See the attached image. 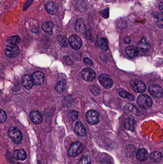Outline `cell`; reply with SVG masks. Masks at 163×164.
I'll list each match as a JSON object with an SVG mask.
<instances>
[{
    "label": "cell",
    "mask_w": 163,
    "mask_h": 164,
    "mask_svg": "<svg viewBox=\"0 0 163 164\" xmlns=\"http://www.w3.org/2000/svg\"><path fill=\"white\" fill-rule=\"evenodd\" d=\"M119 95L123 99H127L131 101L135 100V96L123 90H121L119 92Z\"/></svg>",
    "instance_id": "cell-24"
},
{
    "label": "cell",
    "mask_w": 163,
    "mask_h": 164,
    "mask_svg": "<svg viewBox=\"0 0 163 164\" xmlns=\"http://www.w3.org/2000/svg\"><path fill=\"white\" fill-rule=\"evenodd\" d=\"M123 42H124V43L125 44H130V43L131 42V40L130 38L126 37L123 39Z\"/></svg>",
    "instance_id": "cell-37"
},
{
    "label": "cell",
    "mask_w": 163,
    "mask_h": 164,
    "mask_svg": "<svg viewBox=\"0 0 163 164\" xmlns=\"http://www.w3.org/2000/svg\"><path fill=\"white\" fill-rule=\"evenodd\" d=\"M22 83L24 86L28 90H30L34 85L32 78L28 74H26L23 77Z\"/></svg>",
    "instance_id": "cell-12"
},
{
    "label": "cell",
    "mask_w": 163,
    "mask_h": 164,
    "mask_svg": "<svg viewBox=\"0 0 163 164\" xmlns=\"http://www.w3.org/2000/svg\"><path fill=\"white\" fill-rule=\"evenodd\" d=\"M91 91L95 95H97L100 93V89H98V87L94 86H93L91 88Z\"/></svg>",
    "instance_id": "cell-34"
},
{
    "label": "cell",
    "mask_w": 163,
    "mask_h": 164,
    "mask_svg": "<svg viewBox=\"0 0 163 164\" xmlns=\"http://www.w3.org/2000/svg\"><path fill=\"white\" fill-rule=\"evenodd\" d=\"M66 88V82L64 80H61L57 83L56 86V90L58 93H63Z\"/></svg>",
    "instance_id": "cell-22"
},
{
    "label": "cell",
    "mask_w": 163,
    "mask_h": 164,
    "mask_svg": "<svg viewBox=\"0 0 163 164\" xmlns=\"http://www.w3.org/2000/svg\"><path fill=\"white\" fill-rule=\"evenodd\" d=\"M33 1H34V0H28L25 2L24 6V11H26V10L31 5L32 3H33Z\"/></svg>",
    "instance_id": "cell-33"
},
{
    "label": "cell",
    "mask_w": 163,
    "mask_h": 164,
    "mask_svg": "<svg viewBox=\"0 0 163 164\" xmlns=\"http://www.w3.org/2000/svg\"><path fill=\"white\" fill-rule=\"evenodd\" d=\"M31 120L34 124H39L42 122V116L38 110H33L30 114Z\"/></svg>",
    "instance_id": "cell-14"
},
{
    "label": "cell",
    "mask_w": 163,
    "mask_h": 164,
    "mask_svg": "<svg viewBox=\"0 0 163 164\" xmlns=\"http://www.w3.org/2000/svg\"><path fill=\"white\" fill-rule=\"evenodd\" d=\"M70 116H71V118L73 121L76 120L78 118V113L76 111H72L70 113Z\"/></svg>",
    "instance_id": "cell-35"
},
{
    "label": "cell",
    "mask_w": 163,
    "mask_h": 164,
    "mask_svg": "<svg viewBox=\"0 0 163 164\" xmlns=\"http://www.w3.org/2000/svg\"><path fill=\"white\" fill-rule=\"evenodd\" d=\"M75 134L79 136H84L87 135V131L82 123L80 121H78L75 123Z\"/></svg>",
    "instance_id": "cell-11"
},
{
    "label": "cell",
    "mask_w": 163,
    "mask_h": 164,
    "mask_svg": "<svg viewBox=\"0 0 163 164\" xmlns=\"http://www.w3.org/2000/svg\"><path fill=\"white\" fill-rule=\"evenodd\" d=\"M150 43L148 40L146 39V38L143 37L140 40V42L138 44V47L142 52H146L149 49Z\"/></svg>",
    "instance_id": "cell-21"
},
{
    "label": "cell",
    "mask_w": 163,
    "mask_h": 164,
    "mask_svg": "<svg viewBox=\"0 0 163 164\" xmlns=\"http://www.w3.org/2000/svg\"><path fill=\"white\" fill-rule=\"evenodd\" d=\"M81 76L84 80L88 82L93 81L96 78V73L93 69L90 68H85L81 71Z\"/></svg>",
    "instance_id": "cell-5"
},
{
    "label": "cell",
    "mask_w": 163,
    "mask_h": 164,
    "mask_svg": "<svg viewBox=\"0 0 163 164\" xmlns=\"http://www.w3.org/2000/svg\"><path fill=\"white\" fill-rule=\"evenodd\" d=\"M64 60H66V64H67L70 65L72 64V61L71 60V59L68 57H67V56L64 57Z\"/></svg>",
    "instance_id": "cell-38"
},
{
    "label": "cell",
    "mask_w": 163,
    "mask_h": 164,
    "mask_svg": "<svg viewBox=\"0 0 163 164\" xmlns=\"http://www.w3.org/2000/svg\"><path fill=\"white\" fill-rule=\"evenodd\" d=\"M75 29L78 33H83L85 31V25L80 19H78L75 24Z\"/></svg>",
    "instance_id": "cell-26"
},
{
    "label": "cell",
    "mask_w": 163,
    "mask_h": 164,
    "mask_svg": "<svg viewBox=\"0 0 163 164\" xmlns=\"http://www.w3.org/2000/svg\"><path fill=\"white\" fill-rule=\"evenodd\" d=\"M68 42L71 47L74 50H79L82 47V40L77 35H72L68 39Z\"/></svg>",
    "instance_id": "cell-7"
},
{
    "label": "cell",
    "mask_w": 163,
    "mask_h": 164,
    "mask_svg": "<svg viewBox=\"0 0 163 164\" xmlns=\"http://www.w3.org/2000/svg\"><path fill=\"white\" fill-rule=\"evenodd\" d=\"M136 158L140 161H144L147 159L148 157V152L147 150L144 148H142L139 149L136 153Z\"/></svg>",
    "instance_id": "cell-18"
},
{
    "label": "cell",
    "mask_w": 163,
    "mask_h": 164,
    "mask_svg": "<svg viewBox=\"0 0 163 164\" xmlns=\"http://www.w3.org/2000/svg\"><path fill=\"white\" fill-rule=\"evenodd\" d=\"M14 157L16 160L24 161L27 158V155L24 150L20 149L14 151Z\"/></svg>",
    "instance_id": "cell-17"
},
{
    "label": "cell",
    "mask_w": 163,
    "mask_h": 164,
    "mask_svg": "<svg viewBox=\"0 0 163 164\" xmlns=\"http://www.w3.org/2000/svg\"><path fill=\"white\" fill-rule=\"evenodd\" d=\"M101 14L104 18H108L109 16V11L108 9H106L104 10H102L101 12Z\"/></svg>",
    "instance_id": "cell-32"
},
{
    "label": "cell",
    "mask_w": 163,
    "mask_h": 164,
    "mask_svg": "<svg viewBox=\"0 0 163 164\" xmlns=\"http://www.w3.org/2000/svg\"><path fill=\"white\" fill-rule=\"evenodd\" d=\"M84 148V145L81 142H75L72 144L70 146L68 153L71 157H77L83 151Z\"/></svg>",
    "instance_id": "cell-3"
},
{
    "label": "cell",
    "mask_w": 163,
    "mask_h": 164,
    "mask_svg": "<svg viewBox=\"0 0 163 164\" xmlns=\"http://www.w3.org/2000/svg\"><path fill=\"white\" fill-rule=\"evenodd\" d=\"M131 88L135 92L139 93H144L146 90L145 84L141 81L134 80L130 83Z\"/></svg>",
    "instance_id": "cell-8"
},
{
    "label": "cell",
    "mask_w": 163,
    "mask_h": 164,
    "mask_svg": "<svg viewBox=\"0 0 163 164\" xmlns=\"http://www.w3.org/2000/svg\"><path fill=\"white\" fill-rule=\"evenodd\" d=\"M124 111L127 113L129 114H135L139 113L138 110L137 109L135 106L131 104H128L124 107Z\"/></svg>",
    "instance_id": "cell-23"
},
{
    "label": "cell",
    "mask_w": 163,
    "mask_h": 164,
    "mask_svg": "<svg viewBox=\"0 0 163 164\" xmlns=\"http://www.w3.org/2000/svg\"><path fill=\"white\" fill-rule=\"evenodd\" d=\"M5 53L7 57L14 58L19 55L20 50L17 46H7L5 48Z\"/></svg>",
    "instance_id": "cell-9"
},
{
    "label": "cell",
    "mask_w": 163,
    "mask_h": 164,
    "mask_svg": "<svg viewBox=\"0 0 163 164\" xmlns=\"http://www.w3.org/2000/svg\"><path fill=\"white\" fill-rule=\"evenodd\" d=\"M159 9L161 10V12H163V3L161 2V3L159 4Z\"/></svg>",
    "instance_id": "cell-40"
},
{
    "label": "cell",
    "mask_w": 163,
    "mask_h": 164,
    "mask_svg": "<svg viewBox=\"0 0 163 164\" xmlns=\"http://www.w3.org/2000/svg\"><path fill=\"white\" fill-rule=\"evenodd\" d=\"M20 38L18 35L13 36L10 37L7 39L6 41L9 43L10 44L12 45H16L18 44L20 42Z\"/></svg>",
    "instance_id": "cell-27"
},
{
    "label": "cell",
    "mask_w": 163,
    "mask_h": 164,
    "mask_svg": "<svg viewBox=\"0 0 163 164\" xmlns=\"http://www.w3.org/2000/svg\"><path fill=\"white\" fill-rule=\"evenodd\" d=\"M150 157L153 161L155 162H159L162 159V153L157 151L153 152L151 153Z\"/></svg>",
    "instance_id": "cell-28"
},
{
    "label": "cell",
    "mask_w": 163,
    "mask_h": 164,
    "mask_svg": "<svg viewBox=\"0 0 163 164\" xmlns=\"http://www.w3.org/2000/svg\"><path fill=\"white\" fill-rule=\"evenodd\" d=\"M8 135L13 142L19 144L22 141L23 135L22 132L18 128L15 127H11L8 131Z\"/></svg>",
    "instance_id": "cell-1"
},
{
    "label": "cell",
    "mask_w": 163,
    "mask_h": 164,
    "mask_svg": "<svg viewBox=\"0 0 163 164\" xmlns=\"http://www.w3.org/2000/svg\"><path fill=\"white\" fill-rule=\"evenodd\" d=\"M157 25L160 28H163V21H162V19H161L160 21L159 20V21L157 22Z\"/></svg>",
    "instance_id": "cell-39"
},
{
    "label": "cell",
    "mask_w": 163,
    "mask_h": 164,
    "mask_svg": "<svg viewBox=\"0 0 163 164\" xmlns=\"http://www.w3.org/2000/svg\"><path fill=\"white\" fill-rule=\"evenodd\" d=\"M79 164H91V157L88 155H85L80 159Z\"/></svg>",
    "instance_id": "cell-30"
},
{
    "label": "cell",
    "mask_w": 163,
    "mask_h": 164,
    "mask_svg": "<svg viewBox=\"0 0 163 164\" xmlns=\"http://www.w3.org/2000/svg\"><path fill=\"white\" fill-rule=\"evenodd\" d=\"M149 91L152 96L157 99H160L163 95V89L160 86L152 84L149 87Z\"/></svg>",
    "instance_id": "cell-10"
},
{
    "label": "cell",
    "mask_w": 163,
    "mask_h": 164,
    "mask_svg": "<svg viewBox=\"0 0 163 164\" xmlns=\"http://www.w3.org/2000/svg\"><path fill=\"white\" fill-rule=\"evenodd\" d=\"M32 79L35 85L36 86L42 85L44 81V74L40 72H36L32 75Z\"/></svg>",
    "instance_id": "cell-13"
},
{
    "label": "cell",
    "mask_w": 163,
    "mask_h": 164,
    "mask_svg": "<svg viewBox=\"0 0 163 164\" xmlns=\"http://www.w3.org/2000/svg\"><path fill=\"white\" fill-rule=\"evenodd\" d=\"M58 42L61 47L66 48L67 46V39L65 37L62 35H59L58 37Z\"/></svg>",
    "instance_id": "cell-29"
},
{
    "label": "cell",
    "mask_w": 163,
    "mask_h": 164,
    "mask_svg": "<svg viewBox=\"0 0 163 164\" xmlns=\"http://www.w3.org/2000/svg\"><path fill=\"white\" fill-rule=\"evenodd\" d=\"M137 104L142 109H148L152 105V100L146 95H140L137 100Z\"/></svg>",
    "instance_id": "cell-2"
},
{
    "label": "cell",
    "mask_w": 163,
    "mask_h": 164,
    "mask_svg": "<svg viewBox=\"0 0 163 164\" xmlns=\"http://www.w3.org/2000/svg\"><path fill=\"white\" fill-rule=\"evenodd\" d=\"M6 119V114L5 111H3L2 109H0V124H2L5 122Z\"/></svg>",
    "instance_id": "cell-31"
},
{
    "label": "cell",
    "mask_w": 163,
    "mask_h": 164,
    "mask_svg": "<svg viewBox=\"0 0 163 164\" xmlns=\"http://www.w3.org/2000/svg\"><path fill=\"white\" fill-rule=\"evenodd\" d=\"M98 80L100 84L106 89L112 88L114 85V82L112 79L109 75L106 73L101 74L99 76Z\"/></svg>",
    "instance_id": "cell-4"
},
{
    "label": "cell",
    "mask_w": 163,
    "mask_h": 164,
    "mask_svg": "<svg viewBox=\"0 0 163 164\" xmlns=\"http://www.w3.org/2000/svg\"><path fill=\"white\" fill-rule=\"evenodd\" d=\"M84 60V63H86V64H88V65L93 64L92 61V60H91L90 59H89V58H88V57L84 58V60Z\"/></svg>",
    "instance_id": "cell-36"
},
{
    "label": "cell",
    "mask_w": 163,
    "mask_h": 164,
    "mask_svg": "<svg viewBox=\"0 0 163 164\" xmlns=\"http://www.w3.org/2000/svg\"><path fill=\"white\" fill-rule=\"evenodd\" d=\"M126 53L131 58H134L138 55L139 50L135 46L131 45L126 48Z\"/></svg>",
    "instance_id": "cell-19"
},
{
    "label": "cell",
    "mask_w": 163,
    "mask_h": 164,
    "mask_svg": "<svg viewBox=\"0 0 163 164\" xmlns=\"http://www.w3.org/2000/svg\"><path fill=\"white\" fill-rule=\"evenodd\" d=\"M45 8L47 13L51 15H55L58 10L57 6L52 2H47L45 6Z\"/></svg>",
    "instance_id": "cell-20"
},
{
    "label": "cell",
    "mask_w": 163,
    "mask_h": 164,
    "mask_svg": "<svg viewBox=\"0 0 163 164\" xmlns=\"http://www.w3.org/2000/svg\"><path fill=\"white\" fill-rule=\"evenodd\" d=\"M42 29L46 34L49 35H52L53 33L54 24L51 21L45 22L42 24Z\"/></svg>",
    "instance_id": "cell-15"
},
{
    "label": "cell",
    "mask_w": 163,
    "mask_h": 164,
    "mask_svg": "<svg viewBox=\"0 0 163 164\" xmlns=\"http://www.w3.org/2000/svg\"><path fill=\"white\" fill-rule=\"evenodd\" d=\"M100 47L103 52H106L109 50L108 42L107 39L101 38L100 40Z\"/></svg>",
    "instance_id": "cell-25"
},
{
    "label": "cell",
    "mask_w": 163,
    "mask_h": 164,
    "mask_svg": "<svg viewBox=\"0 0 163 164\" xmlns=\"http://www.w3.org/2000/svg\"><path fill=\"white\" fill-rule=\"evenodd\" d=\"M99 113L97 111L91 109L87 113V121L89 124L96 125L99 123Z\"/></svg>",
    "instance_id": "cell-6"
},
{
    "label": "cell",
    "mask_w": 163,
    "mask_h": 164,
    "mask_svg": "<svg viewBox=\"0 0 163 164\" xmlns=\"http://www.w3.org/2000/svg\"><path fill=\"white\" fill-rule=\"evenodd\" d=\"M135 122L134 117L132 116L128 117L125 121L124 127L127 130L131 131H135Z\"/></svg>",
    "instance_id": "cell-16"
}]
</instances>
